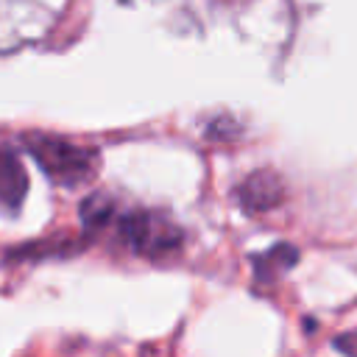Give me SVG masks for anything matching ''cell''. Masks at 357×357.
<instances>
[{
	"mask_svg": "<svg viewBox=\"0 0 357 357\" xmlns=\"http://www.w3.org/2000/svg\"><path fill=\"white\" fill-rule=\"evenodd\" d=\"M22 148L39 165V170L61 187H78L98 176L100 153L98 148L56 137V134H22Z\"/></svg>",
	"mask_w": 357,
	"mask_h": 357,
	"instance_id": "cell-1",
	"label": "cell"
},
{
	"mask_svg": "<svg viewBox=\"0 0 357 357\" xmlns=\"http://www.w3.org/2000/svg\"><path fill=\"white\" fill-rule=\"evenodd\" d=\"M114 234L142 259H167L181 251L184 245V229L167 218L162 209H148V206H134V209H120Z\"/></svg>",
	"mask_w": 357,
	"mask_h": 357,
	"instance_id": "cell-2",
	"label": "cell"
},
{
	"mask_svg": "<svg viewBox=\"0 0 357 357\" xmlns=\"http://www.w3.org/2000/svg\"><path fill=\"white\" fill-rule=\"evenodd\" d=\"M234 195L248 215H259L284 201V181L273 170H254L240 181Z\"/></svg>",
	"mask_w": 357,
	"mask_h": 357,
	"instance_id": "cell-3",
	"label": "cell"
},
{
	"mask_svg": "<svg viewBox=\"0 0 357 357\" xmlns=\"http://www.w3.org/2000/svg\"><path fill=\"white\" fill-rule=\"evenodd\" d=\"M28 195V173L20 162V156L0 142V209L20 212Z\"/></svg>",
	"mask_w": 357,
	"mask_h": 357,
	"instance_id": "cell-4",
	"label": "cell"
},
{
	"mask_svg": "<svg viewBox=\"0 0 357 357\" xmlns=\"http://www.w3.org/2000/svg\"><path fill=\"white\" fill-rule=\"evenodd\" d=\"M120 209H123V206H120L112 195H106V192H92L89 198H84V204L78 206V218H81L84 234H86V237H95V234H100V231L114 229Z\"/></svg>",
	"mask_w": 357,
	"mask_h": 357,
	"instance_id": "cell-5",
	"label": "cell"
},
{
	"mask_svg": "<svg viewBox=\"0 0 357 357\" xmlns=\"http://www.w3.org/2000/svg\"><path fill=\"white\" fill-rule=\"evenodd\" d=\"M296 259H298V251L290 243H276L273 248L254 257V276H257V282L268 284V282L279 279L287 268H293Z\"/></svg>",
	"mask_w": 357,
	"mask_h": 357,
	"instance_id": "cell-6",
	"label": "cell"
},
{
	"mask_svg": "<svg viewBox=\"0 0 357 357\" xmlns=\"http://www.w3.org/2000/svg\"><path fill=\"white\" fill-rule=\"evenodd\" d=\"M89 237H53V240H42V243H25L20 248L8 251V259H39V257H53V254H75L81 248H86Z\"/></svg>",
	"mask_w": 357,
	"mask_h": 357,
	"instance_id": "cell-7",
	"label": "cell"
},
{
	"mask_svg": "<svg viewBox=\"0 0 357 357\" xmlns=\"http://www.w3.org/2000/svg\"><path fill=\"white\" fill-rule=\"evenodd\" d=\"M335 349L346 351L349 357H357V332H349V335L335 337Z\"/></svg>",
	"mask_w": 357,
	"mask_h": 357,
	"instance_id": "cell-8",
	"label": "cell"
}]
</instances>
